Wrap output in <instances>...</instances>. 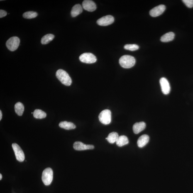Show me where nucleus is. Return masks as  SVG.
Wrapping results in <instances>:
<instances>
[{"label": "nucleus", "instance_id": "nucleus-1", "mask_svg": "<svg viewBox=\"0 0 193 193\" xmlns=\"http://www.w3.org/2000/svg\"><path fill=\"white\" fill-rule=\"evenodd\" d=\"M56 76L58 80L64 85L69 86L71 84V78L65 71L61 69H59L56 73Z\"/></svg>", "mask_w": 193, "mask_h": 193}, {"label": "nucleus", "instance_id": "nucleus-2", "mask_svg": "<svg viewBox=\"0 0 193 193\" xmlns=\"http://www.w3.org/2000/svg\"><path fill=\"white\" fill-rule=\"evenodd\" d=\"M136 63L135 58L130 55H124L120 58L119 63L122 67L130 68L133 67Z\"/></svg>", "mask_w": 193, "mask_h": 193}, {"label": "nucleus", "instance_id": "nucleus-3", "mask_svg": "<svg viewBox=\"0 0 193 193\" xmlns=\"http://www.w3.org/2000/svg\"><path fill=\"white\" fill-rule=\"evenodd\" d=\"M42 179L45 185H50L53 179V171L52 169L50 168L45 169L42 173Z\"/></svg>", "mask_w": 193, "mask_h": 193}, {"label": "nucleus", "instance_id": "nucleus-4", "mask_svg": "<svg viewBox=\"0 0 193 193\" xmlns=\"http://www.w3.org/2000/svg\"><path fill=\"white\" fill-rule=\"evenodd\" d=\"M99 121L105 125L109 124L111 121V112L109 109L102 111L99 115Z\"/></svg>", "mask_w": 193, "mask_h": 193}, {"label": "nucleus", "instance_id": "nucleus-5", "mask_svg": "<svg viewBox=\"0 0 193 193\" xmlns=\"http://www.w3.org/2000/svg\"><path fill=\"white\" fill-rule=\"evenodd\" d=\"M20 40L17 37H13L10 38L6 42V45L8 50L14 51L17 49L19 45Z\"/></svg>", "mask_w": 193, "mask_h": 193}, {"label": "nucleus", "instance_id": "nucleus-6", "mask_svg": "<svg viewBox=\"0 0 193 193\" xmlns=\"http://www.w3.org/2000/svg\"><path fill=\"white\" fill-rule=\"evenodd\" d=\"M79 59L81 62L87 64L94 63L97 61L95 56L93 54L89 53H85L82 54L79 56Z\"/></svg>", "mask_w": 193, "mask_h": 193}, {"label": "nucleus", "instance_id": "nucleus-7", "mask_svg": "<svg viewBox=\"0 0 193 193\" xmlns=\"http://www.w3.org/2000/svg\"><path fill=\"white\" fill-rule=\"evenodd\" d=\"M12 147L14 150L17 160L20 162L23 161L25 159L24 154L21 147L16 143H13Z\"/></svg>", "mask_w": 193, "mask_h": 193}, {"label": "nucleus", "instance_id": "nucleus-8", "mask_svg": "<svg viewBox=\"0 0 193 193\" xmlns=\"http://www.w3.org/2000/svg\"><path fill=\"white\" fill-rule=\"evenodd\" d=\"M114 22V17L111 15H107L99 18L97 23L101 26H106L112 24Z\"/></svg>", "mask_w": 193, "mask_h": 193}, {"label": "nucleus", "instance_id": "nucleus-9", "mask_svg": "<svg viewBox=\"0 0 193 193\" xmlns=\"http://www.w3.org/2000/svg\"><path fill=\"white\" fill-rule=\"evenodd\" d=\"M166 9V6L164 5H160L152 9L150 12V16L155 17L161 15Z\"/></svg>", "mask_w": 193, "mask_h": 193}, {"label": "nucleus", "instance_id": "nucleus-10", "mask_svg": "<svg viewBox=\"0 0 193 193\" xmlns=\"http://www.w3.org/2000/svg\"><path fill=\"white\" fill-rule=\"evenodd\" d=\"M160 82L162 93L165 94H168L170 91L171 88L168 80L165 78H162Z\"/></svg>", "mask_w": 193, "mask_h": 193}, {"label": "nucleus", "instance_id": "nucleus-11", "mask_svg": "<svg viewBox=\"0 0 193 193\" xmlns=\"http://www.w3.org/2000/svg\"><path fill=\"white\" fill-rule=\"evenodd\" d=\"M73 148L76 150L83 151L94 149V146L92 145H86L82 142L77 141L74 143Z\"/></svg>", "mask_w": 193, "mask_h": 193}, {"label": "nucleus", "instance_id": "nucleus-12", "mask_svg": "<svg viewBox=\"0 0 193 193\" xmlns=\"http://www.w3.org/2000/svg\"><path fill=\"white\" fill-rule=\"evenodd\" d=\"M82 7L86 11L92 12L95 11L96 5L94 1L90 0H85L82 3Z\"/></svg>", "mask_w": 193, "mask_h": 193}, {"label": "nucleus", "instance_id": "nucleus-13", "mask_svg": "<svg viewBox=\"0 0 193 193\" xmlns=\"http://www.w3.org/2000/svg\"><path fill=\"white\" fill-rule=\"evenodd\" d=\"M146 127L145 123L143 122H140L135 123L133 125V130L134 133L136 134L140 133L143 131Z\"/></svg>", "mask_w": 193, "mask_h": 193}, {"label": "nucleus", "instance_id": "nucleus-14", "mask_svg": "<svg viewBox=\"0 0 193 193\" xmlns=\"http://www.w3.org/2000/svg\"><path fill=\"white\" fill-rule=\"evenodd\" d=\"M149 140V137L146 135H144L140 136L138 140V146L140 148H143L148 143Z\"/></svg>", "mask_w": 193, "mask_h": 193}, {"label": "nucleus", "instance_id": "nucleus-15", "mask_svg": "<svg viewBox=\"0 0 193 193\" xmlns=\"http://www.w3.org/2000/svg\"><path fill=\"white\" fill-rule=\"evenodd\" d=\"M83 7L80 4H77L74 5L71 11V15L73 17L78 16L79 14H81L83 12Z\"/></svg>", "mask_w": 193, "mask_h": 193}, {"label": "nucleus", "instance_id": "nucleus-16", "mask_svg": "<svg viewBox=\"0 0 193 193\" xmlns=\"http://www.w3.org/2000/svg\"><path fill=\"white\" fill-rule=\"evenodd\" d=\"M175 37V34L170 32L162 35L161 38V41L163 42H168L173 40Z\"/></svg>", "mask_w": 193, "mask_h": 193}, {"label": "nucleus", "instance_id": "nucleus-17", "mask_svg": "<svg viewBox=\"0 0 193 193\" xmlns=\"http://www.w3.org/2000/svg\"><path fill=\"white\" fill-rule=\"evenodd\" d=\"M59 125L60 128L66 130L74 129L76 128L75 125L73 123L67 121L60 122Z\"/></svg>", "mask_w": 193, "mask_h": 193}, {"label": "nucleus", "instance_id": "nucleus-18", "mask_svg": "<svg viewBox=\"0 0 193 193\" xmlns=\"http://www.w3.org/2000/svg\"><path fill=\"white\" fill-rule=\"evenodd\" d=\"M129 143L127 138L124 135L118 137V138L116 142V145L119 147H122L128 144Z\"/></svg>", "mask_w": 193, "mask_h": 193}, {"label": "nucleus", "instance_id": "nucleus-19", "mask_svg": "<svg viewBox=\"0 0 193 193\" xmlns=\"http://www.w3.org/2000/svg\"><path fill=\"white\" fill-rule=\"evenodd\" d=\"M14 109L15 112L18 116H21L22 115L24 111V106L22 103L18 102L15 105Z\"/></svg>", "mask_w": 193, "mask_h": 193}, {"label": "nucleus", "instance_id": "nucleus-20", "mask_svg": "<svg viewBox=\"0 0 193 193\" xmlns=\"http://www.w3.org/2000/svg\"><path fill=\"white\" fill-rule=\"evenodd\" d=\"M118 134L116 132H112L109 134L107 138L106 139L108 140L109 143L113 144L116 143L118 138Z\"/></svg>", "mask_w": 193, "mask_h": 193}, {"label": "nucleus", "instance_id": "nucleus-21", "mask_svg": "<svg viewBox=\"0 0 193 193\" xmlns=\"http://www.w3.org/2000/svg\"><path fill=\"white\" fill-rule=\"evenodd\" d=\"M33 116L37 119H43L47 116L46 113L41 110L36 109L33 112Z\"/></svg>", "mask_w": 193, "mask_h": 193}, {"label": "nucleus", "instance_id": "nucleus-22", "mask_svg": "<svg viewBox=\"0 0 193 193\" xmlns=\"http://www.w3.org/2000/svg\"><path fill=\"white\" fill-rule=\"evenodd\" d=\"M54 38H55V35L51 34L45 35L42 37L41 43L42 45H46L52 41Z\"/></svg>", "mask_w": 193, "mask_h": 193}, {"label": "nucleus", "instance_id": "nucleus-23", "mask_svg": "<svg viewBox=\"0 0 193 193\" xmlns=\"http://www.w3.org/2000/svg\"><path fill=\"white\" fill-rule=\"evenodd\" d=\"M38 16V14L35 12L33 11H29L26 12L23 14L24 18L28 19H32Z\"/></svg>", "mask_w": 193, "mask_h": 193}, {"label": "nucleus", "instance_id": "nucleus-24", "mask_svg": "<svg viewBox=\"0 0 193 193\" xmlns=\"http://www.w3.org/2000/svg\"><path fill=\"white\" fill-rule=\"evenodd\" d=\"M139 48V47L138 45L135 44H132V45L128 44L124 46V48L125 50L132 51L138 50Z\"/></svg>", "mask_w": 193, "mask_h": 193}, {"label": "nucleus", "instance_id": "nucleus-25", "mask_svg": "<svg viewBox=\"0 0 193 193\" xmlns=\"http://www.w3.org/2000/svg\"><path fill=\"white\" fill-rule=\"evenodd\" d=\"M182 1L187 7L192 8L193 7V0H183Z\"/></svg>", "mask_w": 193, "mask_h": 193}, {"label": "nucleus", "instance_id": "nucleus-26", "mask_svg": "<svg viewBox=\"0 0 193 193\" xmlns=\"http://www.w3.org/2000/svg\"><path fill=\"white\" fill-rule=\"evenodd\" d=\"M7 14V13L6 12L4 11V10H1V11H0V18L4 17L6 16Z\"/></svg>", "mask_w": 193, "mask_h": 193}, {"label": "nucleus", "instance_id": "nucleus-27", "mask_svg": "<svg viewBox=\"0 0 193 193\" xmlns=\"http://www.w3.org/2000/svg\"><path fill=\"white\" fill-rule=\"evenodd\" d=\"M2 112H1V111H0V120H1V119H2Z\"/></svg>", "mask_w": 193, "mask_h": 193}, {"label": "nucleus", "instance_id": "nucleus-28", "mask_svg": "<svg viewBox=\"0 0 193 193\" xmlns=\"http://www.w3.org/2000/svg\"><path fill=\"white\" fill-rule=\"evenodd\" d=\"M2 176L1 175V174H0V180H1V179H2Z\"/></svg>", "mask_w": 193, "mask_h": 193}]
</instances>
